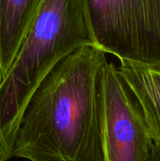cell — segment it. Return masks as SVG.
I'll return each mask as SVG.
<instances>
[{"mask_svg":"<svg viewBox=\"0 0 160 161\" xmlns=\"http://www.w3.org/2000/svg\"><path fill=\"white\" fill-rule=\"evenodd\" d=\"M107 61L106 53L89 43L53 67L25 108L13 157L29 161H103L100 74Z\"/></svg>","mask_w":160,"mask_h":161,"instance_id":"6da1fadb","label":"cell"},{"mask_svg":"<svg viewBox=\"0 0 160 161\" xmlns=\"http://www.w3.org/2000/svg\"><path fill=\"white\" fill-rule=\"evenodd\" d=\"M89 43L83 0H43L16 59L0 81V160L13 157L22 115L41 82L59 60Z\"/></svg>","mask_w":160,"mask_h":161,"instance_id":"7a4b0ae2","label":"cell"},{"mask_svg":"<svg viewBox=\"0 0 160 161\" xmlns=\"http://www.w3.org/2000/svg\"><path fill=\"white\" fill-rule=\"evenodd\" d=\"M94 46L126 60L160 70V0H83Z\"/></svg>","mask_w":160,"mask_h":161,"instance_id":"3957f363","label":"cell"},{"mask_svg":"<svg viewBox=\"0 0 160 161\" xmlns=\"http://www.w3.org/2000/svg\"><path fill=\"white\" fill-rule=\"evenodd\" d=\"M103 161H149L154 142L139 104L113 62L100 74Z\"/></svg>","mask_w":160,"mask_h":161,"instance_id":"277c9868","label":"cell"},{"mask_svg":"<svg viewBox=\"0 0 160 161\" xmlns=\"http://www.w3.org/2000/svg\"><path fill=\"white\" fill-rule=\"evenodd\" d=\"M43 0H0V81L16 59Z\"/></svg>","mask_w":160,"mask_h":161,"instance_id":"5b68a950","label":"cell"},{"mask_svg":"<svg viewBox=\"0 0 160 161\" xmlns=\"http://www.w3.org/2000/svg\"><path fill=\"white\" fill-rule=\"evenodd\" d=\"M120 62L117 70L139 104L154 144L160 148V70L126 60Z\"/></svg>","mask_w":160,"mask_h":161,"instance_id":"8992f818","label":"cell"},{"mask_svg":"<svg viewBox=\"0 0 160 161\" xmlns=\"http://www.w3.org/2000/svg\"><path fill=\"white\" fill-rule=\"evenodd\" d=\"M149 161H160V148L154 144L152 156Z\"/></svg>","mask_w":160,"mask_h":161,"instance_id":"52a82bcc","label":"cell"}]
</instances>
